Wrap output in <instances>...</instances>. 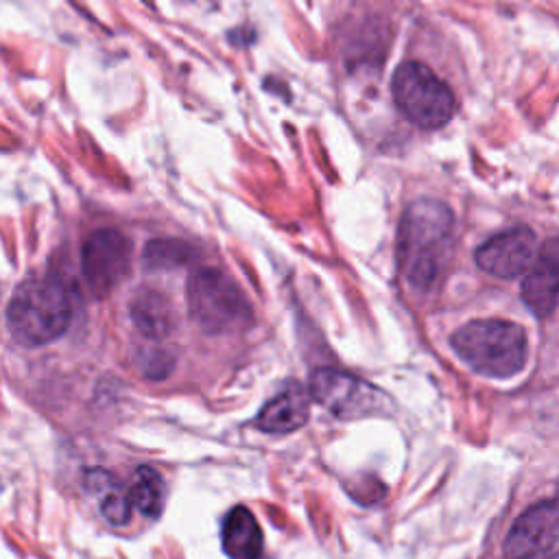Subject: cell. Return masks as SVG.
Listing matches in <instances>:
<instances>
[{"label": "cell", "mask_w": 559, "mask_h": 559, "mask_svg": "<svg viewBox=\"0 0 559 559\" xmlns=\"http://www.w3.org/2000/svg\"><path fill=\"white\" fill-rule=\"evenodd\" d=\"M454 216L448 205L419 199L400 221V264L415 288L435 284L452 242Z\"/></svg>", "instance_id": "1"}, {"label": "cell", "mask_w": 559, "mask_h": 559, "mask_svg": "<svg viewBox=\"0 0 559 559\" xmlns=\"http://www.w3.org/2000/svg\"><path fill=\"white\" fill-rule=\"evenodd\" d=\"M72 321V299L66 284L52 275L24 280L7 306V328L24 347L59 338Z\"/></svg>", "instance_id": "2"}, {"label": "cell", "mask_w": 559, "mask_h": 559, "mask_svg": "<svg viewBox=\"0 0 559 559\" xmlns=\"http://www.w3.org/2000/svg\"><path fill=\"white\" fill-rule=\"evenodd\" d=\"M450 343L469 369L487 378L515 376L528 356L524 328L502 319L469 321L452 334Z\"/></svg>", "instance_id": "3"}, {"label": "cell", "mask_w": 559, "mask_h": 559, "mask_svg": "<svg viewBox=\"0 0 559 559\" xmlns=\"http://www.w3.org/2000/svg\"><path fill=\"white\" fill-rule=\"evenodd\" d=\"M190 319L205 334H227L251 323V306L240 286L218 269H199L188 277Z\"/></svg>", "instance_id": "4"}, {"label": "cell", "mask_w": 559, "mask_h": 559, "mask_svg": "<svg viewBox=\"0 0 559 559\" xmlns=\"http://www.w3.org/2000/svg\"><path fill=\"white\" fill-rule=\"evenodd\" d=\"M391 94L402 116L419 129H439L456 111L454 92L419 61H406L395 70Z\"/></svg>", "instance_id": "5"}, {"label": "cell", "mask_w": 559, "mask_h": 559, "mask_svg": "<svg viewBox=\"0 0 559 559\" xmlns=\"http://www.w3.org/2000/svg\"><path fill=\"white\" fill-rule=\"evenodd\" d=\"M131 240L111 227L92 231L81 249V273L94 297L109 295L129 273Z\"/></svg>", "instance_id": "6"}, {"label": "cell", "mask_w": 559, "mask_h": 559, "mask_svg": "<svg viewBox=\"0 0 559 559\" xmlns=\"http://www.w3.org/2000/svg\"><path fill=\"white\" fill-rule=\"evenodd\" d=\"M310 393L323 408L343 419L371 415L384 404V395L376 386L338 369L312 371Z\"/></svg>", "instance_id": "7"}, {"label": "cell", "mask_w": 559, "mask_h": 559, "mask_svg": "<svg viewBox=\"0 0 559 559\" xmlns=\"http://www.w3.org/2000/svg\"><path fill=\"white\" fill-rule=\"evenodd\" d=\"M559 539V500H542L522 511L511 524L502 557L535 559L550 550Z\"/></svg>", "instance_id": "8"}, {"label": "cell", "mask_w": 559, "mask_h": 559, "mask_svg": "<svg viewBox=\"0 0 559 559\" xmlns=\"http://www.w3.org/2000/svg\"><path fill=\"white\" fill-rule=\"evenodd\" d=\"M537 251L535 231L518 225L485 240L476 249V264L489 275L509 280L526 273L533 266Z\"/></svg>", "instance_id": "9"}, {"label": "cell", "mask_w": 559, "mask_h": 559, "mask_svg": "<svg viewBox=\"0 0 559 559\" xmlns=\"http://www.w3.org/2000/svg\"><path fill=\"white\" fill-rule=\"evenodd\" d=\"M522 299L539 319L559 306V236L546 240L522 280Z\"/></svg>", "instance_id": "10"}, {"label": "cell", "mask_w": 559, "mask_h": 559, "mask_svg": "<svg viewBox=\"0 0 559 559\" xmlns=\"http://www.w3.org/2000/svg\"><path fill=\"white\" fill-rule=\"evenodd\" d=\"M310 404L308 395L301 386H286L280 395H275L258 415V428L271 435H286L301 428L308 419Z\"/></svg>", "instance_id": "11"}, {"label": "cell", "mask_w": 559, "mask_h": 559, "mask_svg": "<svg viewBox=\"0 0 559 559\" xmlns=\"http://www.w3.org/2000/svg\"><path fill=\"white\" fill-rule=\"evenodd\" d=\"M223 548L229 559H260L262 531L247 507H234L223 524Z\"/></svg>", "instance_id": "12"}, {"label": "cell", "mask_w": 559, "mask_h": 559, "mask_svg": "<svg viewBox=\"0 0 559 559\" xmlns=\"http://www.w3.org/2000/svg\"><path fill=\"white\" fill-rule=\"evenodd\" d=\"M131 319L148 338H164L175 328L173 304L157 290H140L131 299Z\"/></svg>", "instance_id": "13"}, {"label": "cell", "mask_w": 559, "mask_h": 559, "mask_svg": "<svg viewBox=\"0 0 559 559\" xmlns=\"http://www.w3.org/2000/svg\"><path fill=\"white\" fill-rule=\"evenodd\" d=\"M85 487L98 498L100 504V513L105 515L107 522L120 526L127 524L131 518V496L129 491H124L118 480L103 469H92L85 476Z\"/></svg>", "instance_id": "14"}, {"label": "cell", "mask_w": 559, "mask_h": 559, "mask_svg": "<svg viewBox=\"0 0 559 559\" xmlns=\"http://www.w3.org/2000/svg\"><path fill=\"white\" fill-rule=\"evenodd\" d=\"M129 496H131L133 507L140 513H144L146 518H157L162 513L164 496H166L162 476L153 467H148V465L138 467L135 474H133V483H131Z\"/></svg>", "instance_id": "15"}, {"label": "cell", "mask_w": 559, "mask_h": 559, "mask_svg": "<svg viewBox=\"0 0 559 559\" xmlns=\"http://www.w3.org/2000/svg\"><path fill=\"white\" fill-rule=\"evenodd\" d=\"M194 258V251L183 240H151L144 247L142 264L146 271H168L188 264Z\"/></svg>", "instance_id": "16"}, {"label": "cell", "mask_w": 559, "mask_h": 559, "mask_svg": "<svg viewBox=\"0 0 559 559\" xmlns=\"http://www.w3.org/2000/svg\"><path fill=\"white\" fill-rule=\"evenodd\" d=\"M546 559H559V548H557V550H555V552H552V555H548V557H546Z\"/></svg>", "instance_id": "17"}]
</instances>
